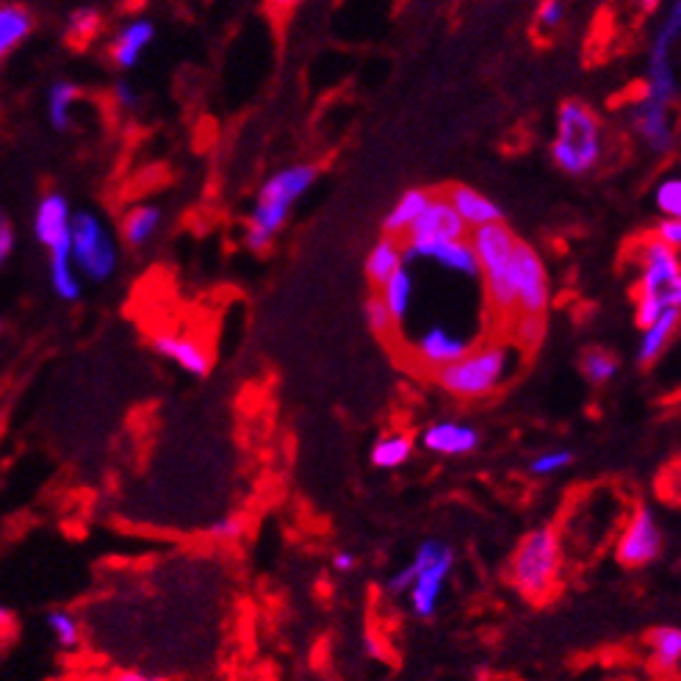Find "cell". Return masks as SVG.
<instances>
[{"label":"cell","instance_id":"6da1fadb","mask_svg":"<svg viewBox=\"0 0 681 681\" xmlns=\"http://www.w3.org/2000/svg\"><path fill=\"white\" fill-rule=\"evenodd\" d=\"M316 177H319V166L316 164H294L275 172V175L261 186L258 200H255L253 214H250L247 222V236H244L253 253L270 250V244L275 242V236L283 231V225H286L294 203L314 186Z\"/></svg>","mask_w":681,"mask_h":681},{"label":"cell","instance_id":"7a4b0ae2","mask_svg":"<svg viewBox=\"0 0 681 681\" xmlns=\"http://www.w3.org/2000/svg\"><path fill=\"white\" fill-rule=\"evenodd\" d=\"M72 211L64 194L48 192L39 200L37 211H33V236L48 250V270H50V286H53L55 297L64 303H75L81 297V275H78L75 264H72Z\"/></svg>","mask_w":681,"mask_h":681},{"label":"cell","instance_id":"3957f363","mask_svg":"<svg viewBox=\"0 0 681 681\" xmlns=\"http://www.w3.org/2000/svg\"><path fill=\"white\" fill-rule=\"evenodd\" d=\"M604 133L596 111L582 100H568L557 114V136L551 142V159L568 175H588L601 159Z\"/></svg>","mask_w":681,"mask_h":681},{"label":"cell","instance_id":"277c9868","mask_svg":"<svg viewBox=\"0 0 681 681\" xmlns=\"http://www.w3.org/2000/svg\"><path fill=\"white\" fill-rule=\"evenodd\" d=\"M512 231L501 222L479 225L471 231V247L479 258L488 299L496 314L510 316L518 311L516 303V283H512V253H516Z\"/></svg>","mask_w":681,"mask_h":681},{"label":"cell","instance_id":"5b68a950","mask_svg":"<svg viewBox=\"0 0 681 681\" xmlns=\"http://www.w3.org/2000/svg\"><path fill=\"white\" fill-rule=\"evenodd\" d=\"M560 579V535L555 527H538L518 543L510 562V582L524 599L543 601Z\"/></svg>","mask_w":681,"mask_h":681},{"label":"cell","instance_id":"8992f818","mask_svg":"<svg viewBox=\"0 0 681 681\" xmlns=\"http://www.w3.org/2000/svg\"><path fill=\"white\" fill-rule=\"evenodd\" d=\"M507 368H510V349L501 344H488L482 349H471L449 366H440L435 372V383L451 396L479 399L505 383Z\"/></svg>","mask_w":681,"mask_h":681},{"label":"cell","instance_id":"52a82bcc","mask_svg":"<svg viewBox=\"0 0 681 681\" xmlns=\"http://www.w3.org/2000/svg\"><path fill=\"white\" fill-rule=\"evenodd\" d=\"M72 238V264L78 275L87 281L103 283L114 275L116 270V247L111 233L105 231L103 220L92 211H78L72 214L70 225Z\"/></svg>","mask_w":681,"mask_h":681},{"label":"cell","instance_id":"ba28073f","mask_svg":"<svg viewBox=\"0 0 681 681\" xmlns=\"http://www.w3.org/2000/svg\"><path fill=\"white\" fill-rule=\"evenodd\" d=\"M640 261H643V275H640L638 297L657 299L662 308H681V264L677 250L657 236L646 238L640 244Z\"/></svg>","mask_w":681,"mask_h":681},{"label":"cell","instance_id":"9c48e42d","mask_svg":"<svg viewBox=\"0 0 681 681\" xmlns=\"http://www.w3.org/2000/svg\"><path fill=\"white\" fill-rule=\"evenodd\" d=\"M413 562L418 566V577L410 588V607L416 610V616L433 618L440 593H444L446 577L455 566V551L438 540H427L416 551Z\"/></svg>","mask_w":681,"mask_h":681},{"label":"cell","instance_id":"30bf717a","mask_svg":"<svg viewBox=\"0 0 681 681\" xmlns=\"http://www.w3.org/2000/svg\"><path fill=\"white\" fill-rule=\"evenodd\" d=\"M512 283H516L518 311L543 316L549 308V275L540 255L524 242H516V253H512Z\"/></svg>","mask_w":681,"mask_h":681},{"label":"cell","instance_id":"8fae6325","mask_svg":"<svg viewBox=\"0 0 681 681\" xmlns=\"http://www.w3.org/2000/svg\"><path fill=\"white\" fill-rule=\"evenodd\" d=\"M662 555V532L651 507L640 505L629 518L616 546V557L627 568H643Z\"/></svg>","mask_w":681,"mask_h":681},{"label":"cell","instance_id":"7c38bea8","mask_svg":"<svg viewBox=\"0 0 681 681\" xmlns=\"http://www.w3.org/2000/svg\"><path fill=\"white\" fill-rule=\"evenodd\" d=\"M468 225L460 220L449 200L444 194H433L427 209L418 214L405 238H418V242H455V238H466Z\"/></svg>","mask_w":681,"mask_h":681},{"label":"cell","instance_id":"4fadbf2b","mask_svg":"<svg viewBox=\"0 0 681 681\" xmlns=\"http://www.w3.org/2000/svg\"><path fill=\"white\" fill-rule=\"evenodd\" d=\"M413 352H416V360L421 363V366L438 372L440 366H449V363L468 355V352H471V338L460 336V333L449 331V327L444 325H429L427 331L416 338Z\"/></svg>","mask_w":681,"mask_h":681},{"label":"cell","instance_id":"5bb4252c","mask_svg":"<svg viewBox=\"0 0 681 681\" xmlns=\"http://www.w3.org/2000/svg\"><path fill=\"white\" fill-rule=\"evenodd\" d=\"M634 128L638 136L649 144L651 153L665 155L673 148V120H671V105L660 103V100L640 98L632 109Z\"/></svg>","mask_w":681,"mask_h":681},{"label":"cell","instance_id":"9a60e30c","mask_svg":"<svg viewBox=\"0 0 681 681\" xmlns=\"http://www.w3.org/2000/svg\"><path fill=\"white\" fill-rule=\"evenodd\" d=\"M421 446L433 455L463 457L479 446V433L460 421H438L421 433Z\"/></svg>","mask_w":681,"mask_h":681},{"label":"cell","instance_id":"2e32d148","mask_svg":"<svg viewBox=\"0 0 681 681\" xmlns=\"http://www.w3.org/2000/svg\"><path fill=\"white\" fill-rule=\"evenodd\" d=\"M153 39H155V26L150 20L139 17V20L125 22L109 44L111 61H114L120 70H131V67H136L139 61H142V55L148 53Z\"/></svg>","mask_w":681,"mask_h":681},{"label":"cell","instance_id":"e0dca14e","mask_svg":"<svg viewBox=\"0 0 681 681\" xmlns=\"http://www.w3.org/2000/svg\"><path fill=\"white\" fill-rule=\"evenodd\" d=\"M153 349L159 352L161 357L175 363V366H181L186 374H192V377H209L211 357L197 340L186 336H170V333H166V336H159L153 340Z\"/></svg>","mask_w":681,"mask_h":681},{"label":"cell","instance_id":"ac0fdd59","mask_svg":"<svg viewBox=\"0 0 681 681\" xmlns=\"http://www.w3.org/2000/svg\"><path fill=\"white\" fill-rule=\"evenodd\" d=\"M444 197L449 200L451 209L460 214V220L466 222L468 231H474V227L479 225H490V222H501V216H505L494 200L485 197V194H479L477 189L471 186H451L446 189Z\"/></svg>","mask_w":681,"mask_h":681},{"label":"cell","instance_id":"d6986e66","mask_svg":"<svg viewBox=\"0 0 681 681\" xmlns=\"http://www.w3.org/2000/svg\"><path fill=\"white\" fill-rule=\"evenodd\" d=\"M33 31V17L26 6L0 3V61L9 59Z\"/></svg>","mask_w":681,"mask_h":681},{"label":"cell","instance_id":"ffe728a7","mask_svg":"<svg viewBox=\"0 0 681 681\" xmlns=\"http://www.w3.org/2000/svg\"><path fill=\"white\" fill-rule=\"evenodd\" d=\"M433 200V194L427 192V189H410V192H405L399 197V203L390 209V214L385 216L383 227H385V236H394V238H405L407 231H410L413 222L418 220V214H421L424 209H427V203Z\"/></svg>","mask_w":681,"mask_h":681},{"label":"cell","instance_id":"44dd1931","mask_svg":"<svg viewBox=\"0 0 681 681\" xmlns=\"http://www.w3.org/2000/svg\"><path fill=\"white\" fill-rule=\"evenodd\" d=\"M679 322H681V308H665L654 325L646 327L643 340H640V349H638V360L643 363V366H649V363H654L657 357L662 355L668 340H671L673 333H677Z\"/></svg>","mask_w":681,"mask_h":681},{"label":"cell","instance_id":"7402d4cb","mask_svg":"<svg viewBox=\"0 0 681 681\" xmlns=\"http://www.w3.org/2000/svg\"><path fill=\"white\" fill-rule=\"evenodd\" d=\"M405 264V255H402V238L385 236L379 238L372 247L366 258V275L374 286H383L390 275H394L399 266Z\"/></svg>","mask_w":681,"mask_h":681},{"label":"cell","instance_id":"603a6c76","mask_svg":"<svg viewBox=\"0 0 681 681\" xmlns=\"http://www.w3.org/2000/svg\"><path fill=\"white\" fill-rule=\"evenodd\" d=\"M379 297H383L385 308L390 311L396 325H402V322L407 319V314H410L413 305V275L410 270H407V264H402L399 270L379 286Z\"/></svg>","mask_w":681,"mask_h":681},{"label":"cell","instance_id":"cb8c5ba5","mask_svg":"<svg viewBox=\"0 0 681 681\" xmlns=\"http://www.w3.org/2000/svg\"><path fill=\"white\" fill-rule=\"evenodd\" d=\"M161 225V211L155 205H136L125 214L122 220V238H125L128 247L142 250L144 244L153 242L155 231Z\"/></svg>","mask_w":681,"mask_h":681},{"label":"cell","instance_id":"d4e9b609","mask_svg":"<svg viewBox=\"0 0 681 681\" xmlns=\"http://www.w3.org/2000/svg\"><path fill=\"white\" fill-rule=\"evenodd\" d=\"M78 87L72 81H55L48 89V120L53 131L64 133L72 125V109H75Z\"/></svg>","mask_w":681,"mask_h":681},{"label":"cell","instance_id":"484cf974","mask_svg":"<svg viewBox=\"0 0 681 681\" xmlns=\"http://www.w3.org/2000/svg\"><path fill=\"white\" fill-rule=\"evenodd\" d=\"M651 657L660 671H671L681 662V629L660 627L651 632Z\"/></svg>","mask_w":681,"mask_h":681},{"label":"cell","instance_id":"4316f807","mask_svg":"<svg viewBox=\"0 0 681 681\" xmlns=\"http://www.w3.org/2000/svg\"><path fill=\"white\" fill-rule=\"evenodd\" d=\"M413 455V438L407 435H388L379 438L372 449V463L377 468H399L410 460Z\"/></svg>","mask_w":681,"mask_h":681},{"label":"cell","instance_id":"83f0119b","mask_svg":"<svg viewBox=\"0 0 681 681\" xmlns=\"http://www.w3.org/2000/svg\"><path fill=\"white\" fill-rule=\"evenodd\" d=\"M48 629L61 651H75L81 643V627H78L75 616H70L67 610L48 612Z\"/></svg>","mask_w":681,"mask_h":681},{"label":"cell","instance_id":"f1b7e54d","mask_svg":"<svg viewBox=\"0 0 681 681\" xmlns=\"http://www.w3.org/2000/svg\"><path fill=\"white\" fill-rule=\"evenodd\" d=\"M582 372L593 385L610 383L618 374V357L607 349H588L582 355Z\"/></svg>","mask_w":681,"mask_h":681},{"label":"cell","instance_id":"f546056e","mask_svg":"<svg viewBox=\"0 0 681 681\" xmlns=\"http://www.w3.org/2000/svg\"><path fill=\"white\" fill-rule=\"evenodd\" d=\"M100 31V14L89 6L75 9L67 20V42L72 44H87L89 39H94V33Z\"/></svg>","mask_w":681,"mask_h":681},{"label":"cell","instance_id":"4dcf8cb0","mask_svg":"<svg viewBox=\"0 0 681 681\" xmlns=\"http://www.w3.org/2000/svg\"><path fill=\"white\" fill-rule=\"evenodd\" d=\"M654 203L668 220H679L681 216V175H671L660 181L654 192Z\"/></svg>","mask_w":681,"mask_h":681},{"label":"cell","instance_id":"1f68e13d","mask_svg":"<svg viewBox=\"0 0 681 681\" xmlns=\"http://www.w3.org/2000/svg\"><path fill=\"white\" fill-rule=\"evenodd\" d=\"M571 463L573 455L568 449L543 451V455H538L532 463H529V474H535V477H549V474H557L560 468L571 466Z\"/></svg>","mask_w":681,"mask_h":681},{"label":"cell","instance_id":"d6a6232c","mask_svg":"<svg viewBox=\"0 0 681 681\" xmlns=\"http://www.w3.org/2000/svg\"><path fill=\"white\" fill-rule=\"evenodd\" d=\"M366 322L368 327H372L377 336H388L390 331H394V316H390V311L385 308L383 297H368L366 303Z\"/></svg>","mask_w":681,"mask_h":681},{"label":"cell","instance_id":"836d02e7","mask_svg":"<svg viewBox=\"0 0 681 681\" xmlns=\"http://www.w3.org/2000/svg\"><path fill=\"white\" fill-rule=\"evenodd\" d=\"M518 338H521V346H538L546 338L543 316L521 314V319H518Z\"/></svg>","mask_w":681,"mask_h":681},{"label":"cell","instance_id":"e575fe53","mask_svg":"<svg viewBox=\"0 0 681 681\" xmlns=\"http://www.w3.org/2000/svg\"><path fill=\"white\" fill-rule=\"evenodd\" d=\"M562 20H566V6H562V0H540L538 28L555 31V28H560Z\"/></svg>","mask_w":681,"mask_h":681},{"label":"cell","instance_id":"d590c367","mask_svg":"<svg viewBox=\"0 0 681 681\" xmlns=\"http://www.w3.org/2000/svg\"><path fill=\"white\" fill-rule=\"evenodd\" d=\"M662 305L657 303V299H649V297H638V308H634V322H638L640 331H646L649 325H654L657 319H660L662 314Z\"/></svg>","mask_w":681,"mask_h":681},{"label":"cell","instance_id":"8d00e7d4","mask_svg":"<svg viewBox=\"0 0 681 681\" xmlns=\"http://www.w3.org/2000/svg\"><path fill=\"white\" fill-rule=\"evenodd\" d=\"M14 247H17V233H14V227H11L9 216L0 211V270H3L6 261L11 258Z\"/></svg>","mask_w":681,"mask_h":681},{"label":"cell","instance_id":"74e56055","mask_svg":"<svg viewBox=\"0 0 681 681\" xmlns=\"http://www.w3.org/2000/svg\"><path fill=\"white\" fill-rule=\"evenodd\" d=\"M244 524L238 521V518H220V521H214L209 527V535L216 540H236L238 535H242Z\"/></svg>","mask_w":681,"mask_h":681},{"label":"cell","instance_id":"f35d334b","mask_svg":"<svg viewBox=\"0 0 681 681\" xmlns=\"http://www.w3.org/2000/svg\"><path fill=\"white\" fill-rule=\"evenodd\" d=\"M416 577H418V566H416V562H407L402 571H396L394 577L388 579V590H390V593H405V590L413 588Z\"/></svg>","mask_w":681,"mask_h":681},{"label":"cell","instance_id":"ab89813d","mask_svg":"<svg viewBox=\"0 0 681 681\" xmlns=\"http://www.w3.org/2000/svg\"><path fill=\"white\" fill-rule=\"evenodd\" d=\"M111 92H114L116 105H120L122 111H133V109H136V105H139V89L133 87V83L116 81Z\"/></svg>","mask_w":681,"mask_h":681},{"label":"cell","instance_id":"60d3db41","mask_svg":"<svg viewBox=\"0 0 681 681\" xmlns=\"http://www.w3.org/2000/svg\"><path fill=\"white\" fill-rule=\"evenodd\" d=\"M657 238H660V242H665L668 247H673V250H679L681 247V216L679 220H662L660 225H657Z\"/></svg>","mask_w":681,"mask_h":681},{"label":"cell","instance_id":"b9f144b4","mask_svg":"<svg viewBox=\"0 0 681 681\" xmlns=\"http://www.w3.org/2000/svg\"><path fill=\"white\" fill-rule=\"evenodd\" d=\"M333 566H336L338 571H352V568H355V557H352L349 551H338V555L333 557Z\"/></svg>","mask_w":681,"mask_h":681},{"label":"cell","instance_id":"7bdbcfd3","mask_svg":"<svg viewBox=\"0 0 681 681\" xmlns=\"http://www.w3.org/2000/svg\"><path fill=\"white\" fill-rule=\"evenodd\" d=\"M114 681H161V679H150V677H144V673L128 671V673H120Z\"/></svg>","mask_w":681,"mask_h":681},{"label":"cell","instance_id":"ee69618b","mask_svg":"<svg viewBox=\"0 0 681 681\" xmlns=\"http://www.w3.org/2000/svg\"><path fill=\"white\" fill-rule=\"evenodd\" d=\"M366 651L372 657H383V649H379V643L372 638V634H366Z\"/></svg>","mask_w":681,"mask_h":681},{"label":"cell","instance_id":"f6af8a7d","mask_svg":"<svg viewBox=\"0 0 681 681\" xmlns=\"http://www.w3.org/2000/svg\"><path fill=\"white\" fill-rule=\"evenodd\" d=\"M272 6H275V9H281V11H286V9H294V6L299 3V0H270Z\"/></svg>","mask_w":681,"mask_h":681},{"label":"cell","instance_id":"bcb514c9","mask_svg":"<svg viewBox=\"0 0 681 681\" xmlns=\"http://www.w3.org/2000/svg\"><path fill=\"white\" fill-rule=\"evenodd\" d=\"M660 3H662V0H640V6H643L646 11H654Z\"/></svg>","mask_w":681,"mask_h":681},{"label":"cell","instance_id":"7dc6e473","mask_svg":"<svg viewBox=\"0 0 681 681\" xmlns=\"http://www.w3.org/2000/svg\"><path fill=\"white\" fill-rule=\"evenodd\" d=\"M11 621V612L6 610V607H0V627H3V623H9Z\"/></svg>","mask_w":681,"mask_h":681},{"label":"cell","instance_id":"c3c4849f","mask_svg":"<svg viewBox=\"0 0 681 681\" xmlns=\"http://www.w3.org/2000/svg\"><path fill=\"white\" fill-rule=\"evenodd\" d=\"M0 333H3V319H0Z\"/></svg>","mask_w":681,"mask_h":681}]
</instances>
